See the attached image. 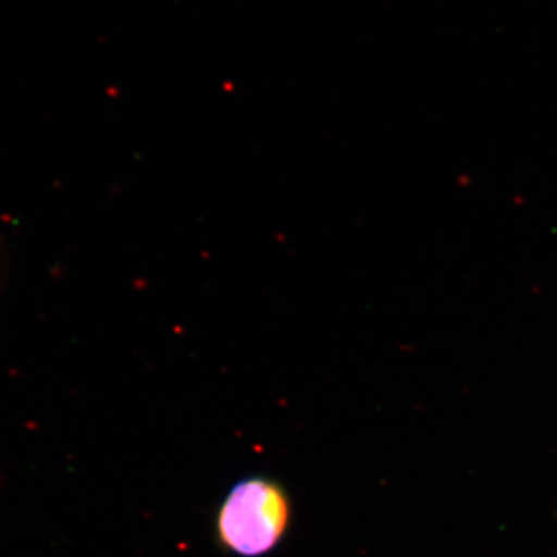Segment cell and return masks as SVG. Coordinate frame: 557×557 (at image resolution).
<instances>
[{
	"label": "cell",
	"mask_w": 557,
	"mask_h": 557,
	"mask_svg": "<svg viewBox=\"0 0 557 557\" xmlns=\"http://www.w3.org/2000/svg\"><path fill=\"white\" fill-rule=\"evenodd\" d=\"M292 523L285 487L265 475L234 483L215 516L219 544L236 557H267L284 542Z\"/></svg>",
	"instance_id": "6da1fadb"
}]
</instances>
